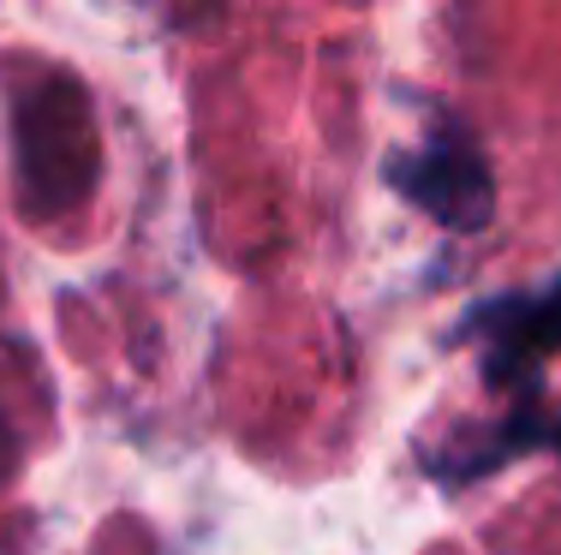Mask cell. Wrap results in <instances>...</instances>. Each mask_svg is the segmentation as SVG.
Wrapping results in <instances>:
<instances>
[{"mask_svg":"<svg viewBox=\"0 0 561 555\" xmlns=\"http://www.w3.org/2000/svg\"><path fill=\"white\" fill-rule=\"evenodd\" d=\"M394 185L412 197V204L424 209V216H436L443 228L454 233H472L490 221V209H496V185H490V167L484 155H478V143L466 138V131H448V138L424 143L419 155H407V162L389 167Z\"/></svg>","mask_w":561,"mask_h":555,"instance_id":"cell-1","label":"cell"},{"mask_svg":"<svg viewBox=\"0 0 561 555\" xmlns=\"http://www.w3.org/2000/svg\"><path fill=\"white\" fill-rule=\"evenodd\" d=\"M496 316L502 328H490V340H496V359H490V377H507V365L514 359H531V352H556L561 347V287L550 299H502V305L484 311V323Z\"/></svg>","mask_w":561,"mask_h":555,"instance_id":"cell-2","label":"cell"}]
</instances>
